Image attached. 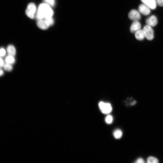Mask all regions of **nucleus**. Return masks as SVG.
Returning a JSON list of instances; mask_svg holds the SVG:
<instances>
[{
	"mask_svg": "<svg viewBox=\"0 0 163 163\" xmlns=\"http://www.w3.org/2000/svg\"><path fill=\"white\" fill-rule=\"evenodd\" d=\"M54 12L50 6L45 3L40 4L38 8L36 14L38 20L52 17Z\"/></svg>",
	"mask_w": 163,
	"mask_h": 163,
	"instance_id": "obj_1",
	"label": "nucleus"
},
{
	"mask_svg": "<svg viewBox=\"0 0 163 163\" xmlns=\"http://www.w3.org/2000/svg\"><path fill=\"white\" fill-rule=\"evenodd\" d=\"M99 107L101 112L105 114H108L112 111V107L110 104L100 102L99 103Z\"/></svg>",
	"mask_w": 163,
	"mask_h": 163,
	"instance_id": "obj_2",
	"label": "nucleus"
},
{
	"mask_svg": "<svg viewBox=\"0 0 163 163\" xmlns=\"http://www.w3.org/2000/svg\"><path fill=\"white\" fill-rule=\"evenodd\" d=\"M36 10V5L33 3H31L27 6L26 11V14L30 18L33 19Z\"/></svg>",
	"mask_w": 163,
	"mask_h": 163,
	"instance_id": "obj_3",
	"label": "nucleus"
},
{
	"mask_svg": "<svg viewBox=\"0 0 163 163\" xmlns=\"http://www.w3.org/2000/svg\"><path fill=\"white\" fill-rule=\"evenodd\" d=\"M145 37L148 40L151 41L154 38V31L151 27L147 25L145 26L143 29Z\"/></svg>",
	"mask_w": 163,
	"mask_h": 163,
	"instance_id": "obj_4",
	"label": "nucleus"
},
{
	"mask_svg": "<svg viewBox=\"0 0 163 163\" xmlns=\"http://www.w3.org/2000/svg\"><path fill=\"white\" fill-rule=\"evenodd\" d=\"M38 27L42 30H47L50 26L47 20L44 18L38 20L37 22Z\"/></svg>",
	"mask_w": 163,
	"mask_h": 163,
	"instance_id": "obj_5",
	"label": "nucleus"
},
{
	"mask_svg": "<svg viewBox=\"0 0 163 163\" xmlns=\"http://www.w3.org/2000/svg\"><path fill=\"white\" fill-rule=\"evenodd\" d=\"M130 20L133 21H138L141 19V17L139 12L136 10L131 11L128 14Z\"/></svg>",
	"mask_w": 163,
	"mask_h": 163,
	"instance_id": "obj_6",
	"label": "nucleus"
},
{
	"mask_svg": "<svg viewBox=\"0 0 163 163\" xmlns=\"http://www.w3.org/2000/svg\"><path fill=\"white\" fill-rule=\"evenodd\" d=\"M141 2L149 8L155 9L156 7V0H141Z\"/></svg>",
	"mask_w": 163,
	"mask_h": 163,
	"instance_id": "obj_7",
	"label": "nucleus"
},
{
	"mask_svg": "<svg viewBox=\"0 0 163 163\" xmlns=\"http://www.w3.org/2000/svg\"><path fill=\"white\" fill-rule=\"evenodd\" d=\"M139 11L141 14L145 16L148 15L150 13V8L144 4L139 6Z\"/></svg>",
	"mask_w": 163,
	"mask_h": 163,
	"instance_id": "obj_8",
	"label": "nucleus"
},
{
	"mask_svg": "<svg viewBox=\"0 0 163 163\" xmlns=\"http://www.w3.org/2000/svg\"><path fill=\"white\" fill-rule=\"evenodd\" d=\"M146 22L147 25L151 27H154L157 24L158 20L156 17L153 15L147 19Z\"/></svg>",
	"mask_w": 163,
	"mask_h": 163,
	"instance_id": "obj_9",
	"label": "nucleus"
},
{
	"mask_svg": "<svg viewBox=\"0 0 163 163\" xmlns=\"http://www.w3.org/2000/svg\"><path fill=\"white\" fill-rule=\"evenodd\" d=\"M141 27L140 23L138 21H134L130 27V31L131 33H135L140 29Z\"/></svg>",
	"mask_w": 163,
	"mask_h": 163,
	"instance_id": "obj_10",
	"label": "nucleus"
},
{
	"mask_svg": "<svg viewBox=\"0 0 163 163\" xmlns=\"http://www.w3.org/2000/svg\"><path fill=\"white\" fill-rule=\"evenodd\" d=\"M135 37L139 41L143 40L145 38L143 30L139 29L135 33Z\"/></svg>",
	"mask_w": 163,
	"mask_h": 163,
	"instance_id": "obj_11",
	"label": "nucleus"
},
{
	"mask_svg": "<svg viewBox=\"0 0 163 163\" xmlns=\"http://www.w3.org/2000/svg\"><path fill=\"white\" fill-rule=\"evenodd\" d=\"M7 52L9 55L15 56L16 54V49L14 46L10 45L8 46L7 49Z\"/></svg>",
	"mask_w": 163,
	"mask_h": 163,
	"instance_id": "obj_12",
	"label": "nucleus"
},
{
	"mask_svg": "<svg viewBox=\"0 0 163 163\" xmlns=\"http://www.w3.org/2000/svg\"><path fill=\"white\" fill-rule=\"evenodd\" d=\"M113 135L115 139H120L122 136V132L121 130L117 129L114 131Z\"/></svg>",
	"mask_w": 163,
	"mask_h": 163,
	"instance_id": "obj_13",
	"label": "nucleus"
},
{
	"mask_svg": "<svg viewBox=\"0 0 163 163\" xmlns=\"http://www.w3.org/2000/svg\"><path fill=\"white\" fill-rule=\"evenodd\" d=\"M5 61L6 63L13 64L15 62V59L14 56L8 55L5 58Z\"/></svg>",
	"mask_w": 163,
	"mask_h": 163,
	"instance_id": "obj_14",
	"label": "nucleus"
},
{
	"mask_svg": "<svg viewBox=\"0 0 163 163\" xmlns=\"http://www.w3.org/2000/svg\"><path fill=\"white\" fill-rule=\"evenodd\" d=\"M147 162L148 163H157L158 162V161L156 158L155 157L150 156L148 158Z\"/></svg>",
	"mask_w": 163,
	"mask_h": 163,
	"instance_id": "obj_15",
	"label": "nucleus"
},
{
	"mask_svg": "<svg viewBox=\"0 0 163 163\" xmlns=\"http://www.w3.org/2000/svg\"><path fill=\"white\" fill-rule=\"evenodd\" d=\"M4 69L7 71H11L13 69V67L11 64L6 63L3 66Z\"/></svg>",
	"mask_w": 163,
	"mask_h": 163,
	"instance_id": "obj_16",
	"label": "nucleus"
},
{
	"mask_svg": "<svg viewBox=\"0 0 163 163\" xmlns=\"http://www.w3.org/2000/svg\"><path fill=\"white\" fill-rule=\"evenodd\" d=\"M113 118L112 116L110 115H107L105 118V121L106 123L108 124H110L113 122Z\"/></svg>",
	"mask_w": 163,
	"mask_h": 163,
	"instance_id": "obj_17",
	"label": "nucleus"
},
{
	"mask_svg": "<svg viewBox=\"0 0 163 163\" xmlns=\"http://www.w3.org/2000/svg\"><path fill=\"white\" fill-rule=\"evenodd\" d=\"M46 4L50 6H54L55 4V0H44Z\"/></svg>",
	"mask_w": 163,
	"mask_h": 163,
	"instance_id": "obj_18",
	"label": "nucleus"
},
{
	"mask_svg": "<svg viewBox=\"0 0 163 163\" xmlns=\"http://www.w3.org/2000/svg\"><path fill=\"white\" fill-rule=\"evenodd\" d=\"M6 54V51L5 49L2 48L0 49V57H3Z\"/></svg>",
	"mask_w": 163,
	"mask_h": 163,
	"instance_id": "obj_19",
	"label": "nucleus"
},
{
	"mask_svg": "<svg viewBox=\"0 0 163 163\" xmlns=\"http://www.w3.org/2000/svg\"><path fill=\"white\" fill-rule=\"evenodd\" d=\"M157 4L160 7L163 6V0H156Z\"/></svg>",
	"mask_w": 163,
	"mask_h": 163,
	"instance_id": "obj_20",
	"label": "nucleus"
},
{
	"mask_svg": "<svg viewBox=\"0 0 163 163\" xmlns=\"http://www.w3.org/2000/svg\"><path fill=\"white\" fill-rule=\"evenodd\" d=\"M136 163H143L145 162L143 159L142 158H139L135 162Z\"/></svg>",
	"mask_w": 163,
	"mask_h": 163,
	"instance_id": "obj_21",
	"label": "nucleus"
},
{
	"mask_svg": "<svg viewBox=\"0 0 163 163\" xmlns=\"http://www.w3.org/2000/svg\"><path fill=\"white\" fill-rule=\"evenodd\" d=\"M4 64V63L3 60L0 57V68H1L3 67Z\"/></svg>",
	"mask_w": 163,
	"mask_h": 163,
	"instance_id": "obj_22",
	"label": "nucleus"
},
{
	"mask_svg": "<svg viewBox=\"0 0 163 163\" xmlns=\"http://www.w3.org/2000/svg\"><path fill=\"white\" fill-rule=\"evenodd\" d=\"M4 74V72L0 68V76H2Z\"/></svg>",
	"mask_w": 163,
	"mask_h": 163,
	"instance_id": "obj_23",
	"label": "nucleus"
}]
</instances>
